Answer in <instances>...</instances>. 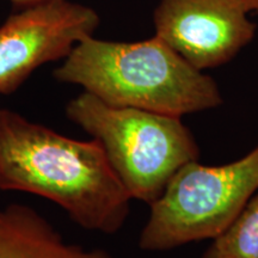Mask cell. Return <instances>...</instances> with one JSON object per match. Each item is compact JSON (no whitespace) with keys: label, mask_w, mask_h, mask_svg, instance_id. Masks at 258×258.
<instances>
[{"label":"cell","mask_w":258,"mask_h":258,"mask_svg":"<svg viewBox=\"0 0 258 258\" xmlns=\"http://www.w3.org/2000/svg\"><path fill=\"white\" fill-rule=\"evenodd\" d=\"M0 190L49 200L85 230L114 234L131 196L96 140H76L0 108Z\"/></svg>","instance_id":"obj_1"},{"label":"cell","mask_w":258,"mask_h":258,"mask_svg":"<svg viewBox=\"0 0 258 258\" xmlns=\"http://www.w3.org/2000/svg\"><path fill=\"white\" fill-rule=\"evenodd\" d=\"M105 104L182 117L218 108L217 83L154 36L139 42L84 38L54 71Z\"/></svg>","instance_id":"obj_2"},{"label":"cell","mask_w":258,"mask_h":258,"mask_svg":"<svg viewBox=\"0 0 258 258\" xmlns=\"http://www.w3.org/2000/svg\"><path fill=\"white\" fill-rule=\"evenodd\" d=\"M70 121L101 145L132 200L151 205L199 147L180 117L105 104L88 92L66 105Z\"/></svg>","instance_id":"obj_3"},{"label":"cell","mask_w":258,"mask_h":258,"mask_svg":"<svg viewBox=\"0 0 258 258\" xmlns=\"http://www.w3.org/2000/svg\"><path fill=\"white\" fill-rule=\"evenodd\" d=\"M258 191V145L220 166L190 161L173 175L153 203L139 238L144 251H167L215 239Z\"/></svg>","instance_id":"obj_4"},{"label":"cell","mask_w":258,"mask_h":258,"mask_svg":"<svg viewBox=\"0 0 258 258\" xmlns=\"http://www.w3.org/2000/svg\"><path fill=\"white\" fill-rule=\"evenodd\" d=\"M99 17L91 8L49 0L23 8L0 27V95H11L43 64L63 60L93 36Z\"/></svg>","instance_id":"obj_5"},{"label":"cell","mask_w":258,"mask_h":258,"mask_svg":"<svg viewBox=\"0 0 258 258\" xmlns=\"http://www.w3.org/2000/svg\"><path fill=\"white\" fill-rule=\"evenodd\" d=\"M249 12L244 0H161L154 36L202 72L231 61L252 41Z\"/></svg>","instance_id":"obj_6"},{"label":"cell","mask_w":258,"mask_h":258,"mask_svg":"<svg viewBox=\"0 0 258 258\" xmlns=\"http://www.w3.org/2000/svg\"><path fill=\"white\" fill-rule=\"evenodd\" d=\"M0 258H112L64 241L40 213L14 203L0 209Z\"/></svg>","instance_id":"obj_7"},{"label":"cell","mask_w":258,"mask_h":258,"mask_svg":"<svg viewBox=\"0 0 258 258\" xmlns=\"http://www.w3.org/2000/svg\"><path fill=\"white\" fill-rule=\"evenodd\" d=\"M202 258H258V191Z\"/></svg>","instance_id":"obj_8"},{"label":"cell","mask_w":258,"mask_h":258,"mask_svg":"<svg viewBox=\"0 0 258 258\" xmlns=\"http://www.w3.org/2000/svg\"><path fill=\"white\" fill-rule=\"evenodd\" d=\"M14 4L22 6V8H27V6H32V5H36V4H41V3L44 2H49V0H10Z\"/></svg>","instance_id":"obj_9"},{"label":"cell","mask_w":258,"mask_h":258,"mask_svg":"<svg viewBox=\"0 0 258 258\" xmlns=\"http://www.w3.org/2000/svg\"><path fill=\"white\" fill-rule=\"evenodd\" d=\"M249 11L258 12V0H244Z\"/></svg>","instance_id":"obj_10"}]
</instances>
